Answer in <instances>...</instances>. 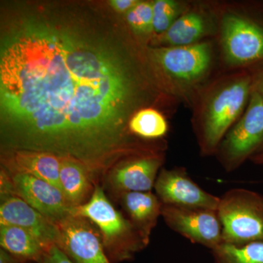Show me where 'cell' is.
<instances>
[{
  "label": "cell",
  "instance_id": "19",
  "mask_svg": "<svg viewBox=\"0 0 263 263\" xmlns=\"http://www.w3.org/2000/svg\"><path fill=\"white\" fill-rule=\"evenodd\" d=\"M129 131L133 136L144 140L163 138L168 131V124L160 111L151 107L141 109L129 124Z\"/></svg>",
  "mask_w": 263,
  "mask_h": 263
},
{
  "label": "cell",
  "instance_id": "25",
  "mask_svg": "<svg viewBox=\"0 0 263 263\" xmlns=\"http://www.w3.org/2000/svg\"><path fill=\"white\" fill-rule=\"evenodd\" d=\"M254 86L258 91L263 104V70L254 79Z\"/></svg>",
  "mask_w": 263,
  "mask_h": 263
},
{
  "label": "cell",
  "instance_id": "23",
  "mask_svg": "<svg viewBox=\"0 0 263 263\" xmlns=\"http://www.w3.org/2000/svg\"><path fill=\"white\" fill-rule=\"evenodd\" d=\"M39 263H73L58 246L52 245L45 252Z\"/></svg>",
  "mask_w": 263,
  "mask_h": 263
},
{
  "label": "cell",
  "instance_id": "8",
  "mask_svg": "<svg viewBox=\"0 0 263 263\" xmlns=\"http://www.w3.org/2000/svg\"><path fill=\"white\" fill-rule=\"evenodd\" d=\"M221 32L228 64L245 66L263 61V26L243 15L228 13L221 19Z\"/></svg>",
  "mask_w": 263,
  "mask_h": 263
},
{
  "label": "cell",
  "instance_id": "21",
  "mask_svg": "<svg viewBox=\"0 0 263 263\" xmlns=\"http://www.w3.org/2000/svg\"><path fill=\"white\" fill-rule=\"evenodd\" d=\"M124 15L129 29L136 38L142 41L154 34L153 2L139 1Z\"/></svg>",
  "mask_w": 263,
  "mask_h": 263
},
{
  "label": "cell",
  "instance_id": "13",
  "mask_svg": "<svg viewBox=\"0 0 263 263\" xmlns=\"http://www.w3.org/2000/svg\"><path fill=\"white\" fill-rule=\"evenodd\" d=\"M162 163L163 156L158 152L128 157L110 171L108 182L119 195L132 192H152Z\"/></svg>",
  "mask_w": 263,
  "mask_h": 263
},
{
  "label": "cell",
  "instance_id": "2",
  "mask_svg": "<svg viewBox=\"0 0 263 263\" xmlns=\"http://www.w3.org/2000/svg\"><path fill=\"white\" fill-rule=\"evenodd\" d=\"M253 84L252 76L242 74L223 83L212 93L197 127L202 155H216L224 136L247 108Z\"/></svg>",
  "mask_w": 263,
  "mask_h": 263
},
{
  "label": "cell",
  "instance_id": "12",
  "mask_svg": "<svg viewBox=\"0 0 263 263\" xmlns=\"http://www.w3.org/2000/svg\"><path fill=\"white\" fill-rule=\"evenodd\" d=\"M0 224L27 230L46 248L57 245L60 240V230L57 224L15 194L2 189Z\"/></svg>",
  "mask_w": 263,
  "mask_h": 263
},
{
  "label": "cell",
  "instance_id": "11",
  "mask_svg": "<svg viewBox=\"0 0 263 263\" xmlns=\"http://www.w3.org/2000/svg\"><path fill=\"white\" fill-rule=\"evenodd\" d=\"M155 190L162 204L174 206L217 211L220 200L200 187L183 167L161 170Z\"/></svg>",
  "mask_w": 263,
  "mask_h": 263
},
{
  "label": "cell",
  "instance_id": "22",
  "mask_svg": "<svg viewBox=\"0 0 263 263\" xmlns=\"http://www.w3.org/2000/svg\"><path fill=\"white\" fill-rule=\"evenodd\" d=\"M185 5L174 0H156L153 2V33L163 34L183 15Z\"/></svg>",
  "mask_w": 263,
  "mask_h": 263
},
{
  "label": "cell",
  "instance_id": "17",
  "mask_svg": "<svg viewBox=\"0 0 263 263\" xmlns=\"http://www.w3.org/2000/svg\"><path fill=\"white\" fill-rule=\"evenodd\" d=\"M207 19L200 12H185L163 34L157 35L158 47H180L200 42L208 32Z\"/></svg>",
  "mask_w": 263,
  "mask_h": 263
},
{
  "label": "cell",
  "instance_id": "24",
  "mask_svg": "<svg viewBox=\"0 0 263 263\" xmlns=\"http://www.w3.org/2000/svg\"><path fill=\"white\" fill-rule=\"evenodd\" d=\"M138 0H111L109 5L117 13H126L138 3Z\"/></svg>",
  "mask_w": 263,
  "mask_h": 263
},
{
  "label": "cell",
  "instance_id": "6",
  "mask_svg": "<svg viewBox=\"0 0 263 263\" xmlns=\"http://www.w3.org/2000/svg\"><path fill=\"white\" fill-rule=\"evenodd\" d=\"M263 150V104L252 88L245 114L221 142L216 155L228 172L238 169Z\"/></svg>",
  "mask_w": 263,
  "mask_h": 263
},
{
  "label": "cell",
  "instance_id": "7",
  "mask_svg": "<svg viewBox=\"0 0 263 263\" xmlns=\"http://www.w3.org/2000/svg\"><path fill=\"white\" fill-rule=\"evenodd\" d=\"M1 189L15 194L55 224L71 215L72 207L61 190L31 175L10 170L2 173Z\"/></svg>",
  "mask_w": 263,
  "mask_h": 263
},
{
  "label": "cell",
  "instance_id": "16",
  "mask_svg": "<svg viewBox=\"0 0 263 263\" xmlns=\"http://www.w3.org/2000/svg\"><path fill=\"white\" fill-rule=\"evenodd\" d=\"M91 176L84 164L71 159L62 158L60 187L71 207L79 206L89 200L88 197L93 193Z\"/></svg>",
  "mask_w": 263,
  "mask_h": 263
},
{
  "label": "cell",
  "instance_id": "4",
  "mask_svg": "<svg viewBox=\"0 0 263 263\" xmlns=\"http://www.w3.org/2000/svg\"><path fill=\"white\" fill-rule=\"evenodd\" d=\"M147 57L164 91L185 94L207 75L212 47L200 42L180 47H146Z\"/></svg>",
  "mask_w": 263,
  "mask_h": 263
},
{
  "label": "cell",
  "instance_id": "3",
  "mask_svg": "<svg viewBox=\"0 0 263 263\" xmlns=\"http://www.w3.org/2000/svg\"><path fill=\"white\" fill-rule=\"evenodd\" d=\"M71 215L85 218L98 227L110 262L129 260L147 246L131 221L112 205L99 185H95L87 202L72 208Z\"/></svg>",
  "mask_w": 263,
  "mask_h": 263
},
{
  "label": "cell",
  "instance_id": "10",
  "mask_svg": "<svg viewBox=\"0 0 263 263\" xmlns=\"http://www.w3.org/2000/svg\"><path fill=\"white\" fill-rule=\"evenodd\" d=\"M85 218L70 215L57 223V246L73 263H111L104 248L100 233Z\"/></svg>",
  "mask_w": 263,
  "mask_h": 263
},
{
  "label": "cell",
  "instance_id": "14",
  "mask_svg": "<svg viewBox=\"0 0 263 263\" xmlns=\"http://www.w3.org/2000/svg\"><path fill=\"white\" fill-rule=\"evenodd\" d=\"M119 198L128 219L148 245L151 233L162 214V202L152 192L123 193Z\"/></svg>",
  "mask_w": 263,
  "mask_h": 263
},
{
  "label": "cell",
  "instance_id": "9",
  "mask_svg": "<svg viewBox=\"0 0 263 263\" xmlns=\"http://www.w3.org/2000/svg\"><path fill=\"white\" fill-rule=\"evenodd\" d=\"M161 216L171 230L192 243L211 251L223 243L222 226L217 211L162 204Z\"/></svg>",
  "mask_w": 263,
  "mask_h": 263
},
{
  "label": "cell",
  "instance_id": "18",
  "mask_svg": "<svg viewBox=\"0 0 263 263\" xmlns=\"http://www.w3.org/2000/svg\"><path fill=\"white\" fill-rule=\"evenodd\" d=\"M0 245L16 258L38 263L48 249L27 230L5 224H0Z\"/></svg>",
  "mask_w": 263,
  "mask_h": 263
},
{
  "label": "cell",
  "instance_id": "15",
  "mask_svg": "<svg viewBox=\"0 0 263 263\" xmlns=\"http://www.w3.org/2000/svg\"><path fill=\"white\" fill-rule=\"evenodd\" d=\"M9 156L8 166L10 171L31 175L61 190L60 171L62 158L60 157L47 152L32 151H17L9 153Z\"/></svg>",
  "mask_w": 263,
  "mask_h": 263
},
{
  "label": "cell",
  "instance_id": "5",
  "mask_svg": "<svg viewBox=\"0 0 263 263\" xmlns=\"http://www.w3.org/2000/svg\"><path fill=\"white\" fill-rule=\"evenodd\" d=\"M219 197L217 213L222 226V243L263 241V195L235 188Z\"/></svg>",
  "mask_w": 263,
  "mask_h": 263
},
{
  "label": "cell",
  "instance_id": "20",
  "mask_svg": "<svg viewBox=\"0 0 263 263\" xmlns=\"http://www.w3.org/2000/svg\"><path fill=\"white\" fill-rule=\"evenodd\" d=\"M212 253L214 263H263V241L243 245L221 243Z\"/></svg>",
  "mask_w": 263,
  "mask_h": 263
},
{
  "label": "cell",
  "instance_id": "1",
  "mask_svg": "<svg viewBox=\"0 0 263 263\" xmlns=\"http://www.w3.org/2000/svg\"><path fill=\"white\" fill-rule=\"evenodd\" d=\"M128 30L108 12L81 3H19L2 15L4 152H47L92 175L155 152L129 124L164 89L146 47Z\"/></svg>",
  "mask_w": 263,
  "mask_h": 263
},
{
  "label": "cell",
  "instance_id": "27",
  "mask_svg": "<svg viewBox=\"0 0 263 263\" xmlns=\"http://www.w3.org/2000/svg\"><path fill=\"white\" fill-rule=\"evenodd\" d=\"M251 160L254 162V163L257 164H263V150L262 152H259L255 156H254Z\"/></svg>",
  "mask_w": 263,
  "mask_h": 263
},
{
  "label": "cell",
  "instance_id": "26",
  "mask_svg": "<svg viewBox=\"0 0 263 263\" xmlns=\"http://www.w3.org/2000/svg\"><path fill=\"white\" fill-rule=\"evenodd\" d=\"M0 263H16L13 256L7 252L4 249L0 250Z\"/></svg>",
  "mask_w": 263,
  "mask_h": 263
}]
</instances>
